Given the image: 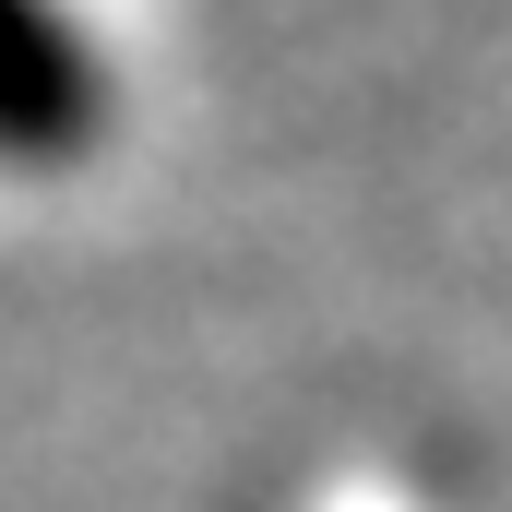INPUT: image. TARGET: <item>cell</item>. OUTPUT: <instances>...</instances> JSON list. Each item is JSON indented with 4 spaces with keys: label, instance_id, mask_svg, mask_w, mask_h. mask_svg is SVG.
Wrapping results in <instances>:
<instances>
[{
    "label": "cell",
    "instance_id": "cell-1",
    "mask_svg": "<svg viewBox=\"0 0 512 512\" xmlns=\"http://www.w3.org/2000/svg\"><path fill=\"white\" fill-rule=\"evenodd\" d=\"M108 131V60L60 0H0V167H72Z\"/></svg>",
    "mask_w": 512,
    "mask_h": 512
}]
</instances>
